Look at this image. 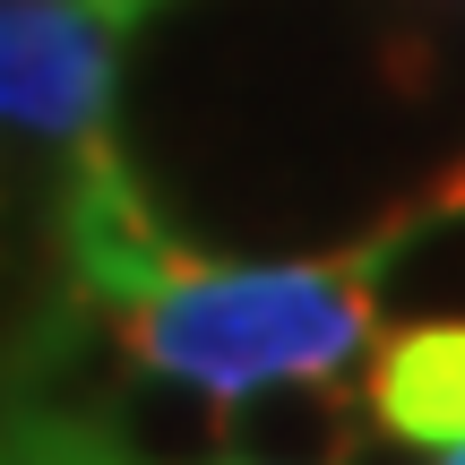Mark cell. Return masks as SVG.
Returning <instances> with one entry per match:
<instances>
[{
  "label": "cell",
  "mask_w": 465,
  "mask_h": 465,
  "mask_svg": "<svg viewBox=\"0 0 465 465\" xmlns=\"http://www.w3.org/2000/svg\"><path fill=\"white\" fill-rule=\"evenodd\" d=\"M104 9H121V17H130V9H138V0H104Z\"/></svg>",
  "instance_id": "cell-9"
},
{
  "label": "cell",
  "mask_w": 465,
  "mask_h": 465,
  "mask_svg": "<svg viewBox=\"0 0 465 465\" xmlns=\"http://www.w3.org/2000/svg\"><path fill=\"white\" fill-rule=\"evenodd\" d=\"M449 465H465V449H449Z\"/></svg>",
  "instance_id": "cell-10"
},
{
  "label": "cell",
  "mask_w": 465,
  "mask_h": 465,
  "mask_svg": "<svg viewBox=\"0 0 465 465\" xmlns=\"http://www.w3.org/2000/svg\"><path fill=\"white\" fill-rule=\"evenodd\" d=\"M336 465H431V440H414L405 422H388L380 405H371V414L353 422V440H345Z\"/></svg>",
  "instance_id": "cell-8"
},
{
  "label": "cell",
  "mask_w": 465,
  "mask_h": 465,
  "mask_svg": "<svg viewBox=\"0 0 465 465\" xmlns=\"http://www.w3.org/2000/svg\"><path fill=\"white\" fill-rule=\"evenodd\" d=\"M362 388L414 440L465 449V328H380L362 353Z\"/></svg>",
  "instance_id": "cell-6"
},
{
  "label": "cell",
  "mask_w": 465,
  "mask_h": 465,
  "mask_svg": "<svg viewBox=\"0 0 465 465\" xmlns=\"http://www.w3.org/2000/svg\"><path fill=\"white\" fill-rule=\"evenodd\" d=\"M362 414L371 388H345L336 371H302V380L242 388L224 405V449L232 465H336Z\"/></svg>",
  "instance_id": "cell-5"
},
{
  "label": "cell",
  "mask_w": 465,
  "mask_h": 465,
  "mask_svg": "<svg viewBox=\"0 0 465 465\" xmlns=\"http://www.w3.org/2000/svg\"><path fill=\"white\" fill-rule=\"evenodd\" d=\"M224 405L232 397H216V388H199V380H182V371L138 353V371L113 397V449H121V465H232Z\"/></svg>",
  "instance_id": "cell-7"
},
{
  "label": "cell",
  "mask_w": 465,
  "mask_h": 465,
  "mask_svg": "<svg viewBox=\"0 0 465 465\" xmlns=\"http://www.w3.org/2000/svg\"><path fill=\"white\" fill-rule=\"evenodd\" d=\"M0 465H9V449H0Z\"/></svg>",
  "instance_id": "cell-11"
},
{
  "label": "cell",
  "mask_w": 465,
  "mask_h": 465,
  "mask_svg": "<svg viewBox=\"0 0 465 465\" xmlns=\"http://www.w3.org/2000/svg\"><path fill=\"white\" fill-rule=\"evenodd\" d=\"M121 9L104 0H0V121L26 138H78L113 113Z\"/></svg>",
  "instance_id": "cell-2"
},
{
  "label": "cell",
  "mask_w": 465,
  "mask_h": 465,
  "mask_svg": "<svg viewBox=\"0 0 465 465\" xmlns=\"http://www.w3.org/2000/svg\"><path fill=\"white\" fill-rule=\"evenodd\" d=\"M190 267V250L164 232L155 199L130 182V164L113 155V138H78L61 173V284H86V293L121 302H155L173 276Z\"/></svg>",
  "instance_id": "cell-3"
},
{
  "label": "cell",
  "mask_w": 465,
  "mask_h": 465,
  "mask_svg": "<svg viewBox=\"0 0 465 465\" xmlns=\"http://www.w3.org/2000/svg\"><path fill=\"white\" fill-rule=\"evenodd\" d=\"M130 336L147 362L182 371L216 397H242V388L302 380V371H345L353 353H371L380 319H371L353 259H302V267L190 259L155 302L130 311Z\"/></svg>",
  "instance_id": "cell-1"
},
{
  "label": "cell",
  "mask_w": 465,
  "mask_h": 465,
  "mask_svg": "<svg viewBox=\"0 0 465 465\" xmlns=\"http://www.w3.org/2000/svg\"><path fill=\"white\" fill-rule=\"evenodd\" d=\"M380 328H465V164L353 250Z\"/></svg>",
  "instance_id": "cell-4"
}]
</instances>
